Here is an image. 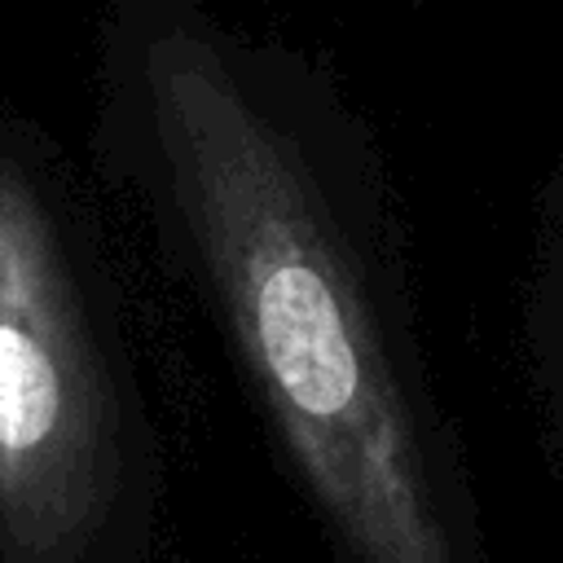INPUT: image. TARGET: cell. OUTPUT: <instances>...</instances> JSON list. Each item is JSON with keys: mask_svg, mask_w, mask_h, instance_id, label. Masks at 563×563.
Instances as JSON below:
<instances>
[{"mask_svg": "<svg viewBox=\"0 0 563 563\" xmlns=\"http://www.w3.org/2000/svg\"><path fill=\"white\" fill-rule=\"evenodd\" d=\"M88 158L207 317L334 563H484L383 154L321 62L207 0H101Z\"/></svg>", "mask_w": 563, "mask_h": 563, "instance_id": "6da1fadb", "label": "cell"}, {"mask_svg": "<svg viewBox=\"0 0 563 563\" xmlns=\"http://www.w3.org/2000/svg\"><path fill=\"white\" fill-rule=\"evenodd\" d=\"M167 457L92 189L0 101V563H163Z\"/></svg>", "mask_w": 563, "mask_h": 563, "instance_id": "7a4b0ae2", "label": "cell"}, {"mask_svg": "<svg viewBox=\"0 0 563 563\" xmlns=\"http://www.w3.org/2000/svg\"><path fill=\"white\" fill-rule=\"evenodd\" d=\"M563 303V299H559ZM545 396H550V405H554V418H559V431H563V312H559V321L550 325V334H545Z\"/></svg>", "mask_w": 563, "mask_h": 563, "instance_id": "3957f363", "label": "cell"}]
</instances>
